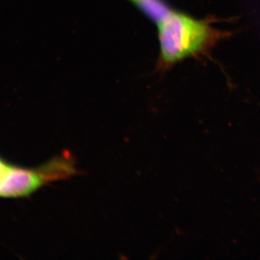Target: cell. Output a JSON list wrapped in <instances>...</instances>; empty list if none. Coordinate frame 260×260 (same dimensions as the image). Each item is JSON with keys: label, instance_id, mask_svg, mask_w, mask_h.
I'll return each mask as SVG.
<instances>
[{"label": "cell", "instance_id": "cell-4", "mask_svg": "<svg viewBox=\"0 0 260 260\" xmlns=\"http://www.w3.org/2000/svg\"><path fill=\"white\" fill-rule=\"evenodd\" d=\"M9 166L7 165L5 162L0 159V180L4 177L8 169H9Z\"/></svg>", "mask_w": 260, "mask_h": 260}, {"label": "cell", "instance_id": "cell-3", "mask_svg": "<svg viewBox=\"0 0 260 260\" xmlns=\"http://www.w3.org/2000/svg\"><path fill=\"white\" fill-rule=\"evenodd\" d=\"M155 24L165 18L172 10L166 0H129Z\"/></svg>", "mask_w": 260, "mask_h": 260}, {"label": "cell", "instance_id": "cell-2", "mask_svg": "<svg viewBox=\"0 0 260 260\" xmlns=\"http://www.w3.org/2000/svg\"><path fill=\"white\" fill-rule=\"evenodd\" d=\"M77 173L74 158L68 152H63L37 169L10 167L0 180V197L28 196L43 186L69 179L76 175Z\"/></svg>", "mask_w": 260, "mask_h": 260}, {"label": "cell", "instance_id": "cell-1", "mask_svg": "<svg viewBox=\"0 0 260 260\" xmlns=\"http://www.w3.org/2000/svg\"><path fill=\"white\" fill-rule=\"evenodd\" d=\"M214 17L199 20L172 9L158 23L160 54L158 70L167 71L188 58L208 56L232 32L213 27Z\"/></svg>", "mask_w": 260, "mask_h": 260}]
</instances>
